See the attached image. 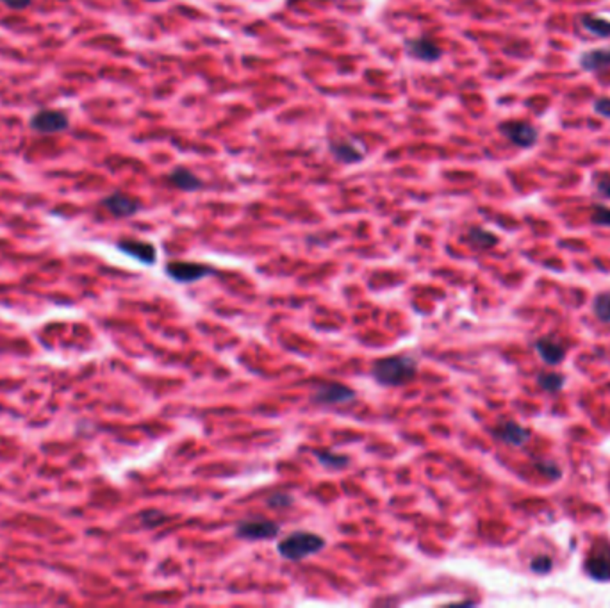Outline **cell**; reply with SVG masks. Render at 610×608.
Returning <instances> with one entry per match:
<instances>
[{
	"instance_id": "277c9868",
	"label": "cell",
	"mask_w": 610,
	"mask_h": 608,
	"mask_svg": "<svg viewBox=\"0 0 610 608\" xmlns=\"http://www.w3.org/2000/svg\"><path fill=\"white\" fill-rule=\"evenodd\" d=\"M584 569L596 582H609L610 580V542L598 539L589 551L584 562Z\"/></svg>"
},
{
	"instance_id": "603a6c76",
	"label": "cell",
	"mask_w": 610,
	"mask_h": 608,
	"mask_svg": "<svg viewBox=\"0 0 610 608\" xmlns=\"http://www.w3.org/2000/svg\"><path fill=\"white\" fill-rule=\"evenodd\" d=\"M591 221L598 227H610V209L605 206H594L591 213Z\"/></svg>"
},
{
	"instance_id": "ffe728a7",
	"label": "cell",
	"mask_w": 610,
	"mask_h": 608,
	"mask_svg": "<svg viewBox=\"0 0 610 608\" xmlns=\"http://www.w3.org/2000/svg\"><path fill=\"white\" fill-rule=\"evenodd\" d=\"M592 310H594L596 317H598L601 323L610 325V295L609 293H603L594 298L592 303Z\"/></svg>"
},
{
	"instance_id": "2e32d148",
	"label": "cell",
	"mask_w": 610,
	"mask_h": 608,
	"mask_svg": "<svg viewBox=\"0 0 610 608\" xmlns=\"http://www.w3.org/2000/svg\"><path fill=\"white\" fill-rule=\"evenodd\" d=\"M580 67L585 72H598L610 68V47L609 48H596V50H589L580 55Z\"/></svg>"
},
{
	"instance_id": "8992f818",
	"label": "cell",
	"mask_w": 610,
	"mask_h": 608,
	"mask_svg": "<svg viewBox=\"0 0 610 608\" xmlns=\"http://www.w3.org/2000/svg\"><path fill=\"white\" fill-rule=\"evenodd\" d=\"M499 133L511 141L512 145L521 148H530L537 143L539 140V133L536 127L529 122H518V120H511L499 125Z\"/></svg>"
},
{
	"instance_id": "3957f363",
	"label": "cell",
	"mask_w": 610,
	"mask_h": 608,
	"mask_svg": "<svg viewBox=\"0 0 610 608\" xmlns=\"http://www.w3.org/2000/svg\"><path fill=\"white\" fill-rule=\"evenodd\" d=\"M281 534V527L275 521L263 516H252L241 519L236 527V535L244 541H270Z\"/></svg>"
},
{
	"instance_id": "8fae6325",
	"label": "cell",
	"mask_w": 610,
	"mask_h": 608,
	"mask_svg": "<svg viewBox=\"0 0 610 608\" xmlns=\"http://www.w3.org/2000/svg\"><path fill=\"white\" fill-rule=\"evenodd\" d=\"M104 207L116 218H129L134 216L137 210L141 209V203L136 198L129 195H123V193H113V195L106 196L104 198Z\"/></svg>"
},
{
	"instance_id": "484cf974",
	"label": "cell",
	"mask_w": 610,
	"mask_h": 608,
	"mask_svg": "<svg viewBox=\"0 0 610 608\" xmlns=\"http://www.w3.org/2000/svg\"><path fill=\"white\" fill-rule=\"evenodd\" d=\"M596 188L605 198H610V174L596 175Z\"/></svg>"
},
{
	"instance_id": "9c48e42d",
	"label": "cell",
	"mask_w": 610,
	"mask_h": 608,
	"mask_svg": "<svg viewBox=\"0 0 610 608\" xmlns=\"http://www.w3.org/2000/svg\"><path fill=\"white\" fill-rule=\"evenodd\" d=\"M405 52L411 57L419 61H427V63H434L443 55V48L429 36H419L414 40H407L405 41Z\"/></svg>"
},
{
	"instance_id": "4316f807",
	"label": "cell",
	"mask_w": 610,
	"mask_h": 608,
	"mask_svg": "<svg viewBox=\"0 0 610 608\" xmlns=\"http://www.w3.org/2000/svg\"><path fill=\"white\" fill-rule=\"evenodd\" d=\"M594 111L605 118H610V98H598L594 103Z\"/></svg>"
},
{
	"instance_id": "52a82bcc",
	"label": "cell",
	"mask_w": 610,
	"mask_h": 608,
	"mask_svg": "<svg viewBox=\"0 0 610 608\" xmlns=\"http://www.w3.org/2000/svg\"><path fill=\"white\" fill-rule=\"evenodd\" d=\"M68 125H70L68 116L64 115L63 111L56 109L38 111L36 115L33 116V120H30V127L41 134L63 133V130L68 129Z\"/></svg>"
},
{
	"instance_id": "5b68a950",
	"label": "cell",
	"mask_w": 610,
	"mask_h": 608,
	"mask_svg": "<svg viewBox=\"0 0 610 608\" xmlns=\"http://www.w3.org/2000/svg\"><path fill=\"white\" fill-rule=\"evenodd\" d=\"M312 402L323 407L346 405L355 400V391L351 387L339 382H322L311 395Z\"/></svg>"
},
{
	"instance_id": "7a4b0ae2",
	"label": "cell",
	"mask_w": 610,
	"mask_h": 608,
	"mask_svg": "<svg viewBox=\"0 0 610 608\" xmlns=\"http://www.w3.org/2000/svg\"><path fill=\"white\" fill-rule=\"evenodd\" d=\"M325 539L312 531L298 530L282 539L277 546V551L282 558L291 562H300L303 558L312 557L325 548Z\"/></svg>"
},
{
	"instance_id": "ac0fdd59",
	"label": "cell",
	"mask_w": 610,
	"mask_h": 608,
	"mask_svg": "<svg viewBox=\"0 0 610 608\" xmlns=\"http://www.w3.org/2000/svg\"><path fill=\"white\" fill-rule=\"evenodd\" d=\"M537 383H539V387L544 393L553 395V393H558L564 385H566V376H564L563 373L546 371V373H541V375L537 376Z\"/></svg>"
},
{
	"instance_id": "4fadbf2b",
	"label": "cell",
	"mask_w": 610,
	"mask_h": 608,
	"mask_svg": "<svg viewBox=\"0 0 610 608\" xmlns=\"http://www.w3.org/2000/svg\"><path fill=\"white\" fill-rule=\"evenodd\" d=\"M330 152H332L334 157L339 162L344 164H355V162H361L364 157V150L355 145L350 140H336L330 143Z\"/></svg>"
},
{
	"instance_id": "83f0119b",
	"label": "cell",
	"mask_w": 610,
	"mask_h": 608,
	"mask_svg": "<svg viewBox=\"0 0 610 608\" xmlns=\"http://www.w3.org/2000/svg\"><path fill=\"white\" fill-rule=\"evenodd\" d=\"M2 2L13 9H23L30 4V0H2Z\"/></svg>"
},
{
	"instance_id": "e0dca14e",
	"label": "cell",
	"mask_w": 610,
	"mask_h": 608,
	"mask_svg": "<svg viewBox=\"0 0 610 608\" xmlns=\"http://www.w3.org/2000/svg\"><path fill=\"white\" fill-rule=\"evenodd\" d=\"M466 240L468 243H470L473 248H477V250H489V248L498 244V237H496L492 232H489V230L480 229V227H473V229H470Z\"/></svg>"
},
{
	"instance_id": "44dd1931",
	"label": "cell",
	"mask_w": 610,
	"mask_h": 608,
	"mask_svg": "<svg viewBox=\"0 0 610 608\" xmlns=\"http://www.w3.org/2000/svg\"><path fill=\"white\" fill-rule=\"evenodd\" d=\"M315 455L325 468H344L348 464V457L334 451H315Z\"/></svg>"
},
{
	"instance_id": "9a60e30c",
	"label": "cell",
	"mask_w": 610,
	"mask_h": 608,
	"mask_svg": "<svg viewBox=\"0 0 610 608\" xmlns=\"http://www.w3.org/2000/svg\"><path fill=\"white\" fill-rule=\"evenodd\" d=\"M533 347H536L537 355L550 366H558L566 359V348L555 339H546L544 337V339L536 341Z\"/></svg>"
},
{
	"instance_id": "d4e9b609",
	"label": "cell",
	"mask_w": 610,
	"mask_h": 608,
	"mask_svg": "<svg viewBox=\"0 0 610 608\" xmlns=\"http://www.w3.org/2000/svg\"><path fill=\"white\" fill-rule=\"evenodd\" d=\"M293 503V497L288 492H273L268 497V505L273 509H286Z\"/></svg>"
},
{
	"instance_id": "d6986e66",
	"label": "cell",
	"mask_w": 610,
	"mask_h": 608,
	"mask_svg": "<svg viewBox=\"0 0 610 608\" xmlns=\"http://www.w3.org/2000/svg\"><path fill=\"white\" fill-rule=\"evenodd\" d=\"M585 29L591 34L598 38H610V22L605 18H598V16H584L582 18Z\"/></svg>"
},
{
	"instance_id": "7c38bea8",
	"label": "cell",
	"mask_w": 610,
	"mask_h": 608,
	"mask_svg": "<svg viewBox=\"0 0 610 608\" xmlns=\"http://www.w3.org/2000/svg\"><path fill=\"white\" fill-rule=\"evenodd\" d=\"M118 248L123 252V254L137 259V261L143 262V264H154L157 259L156 248H154V244L147 243V241L123 240L118 243Z\"/></svg>"
},
{
	"instance_id": "30bf717a",
	"label": "cell",
	"mask_w": 610,
	"mask_h": 608,
	"mask_svg": "<svg viewBox=\"0 0 610 608\" xmlns=\"http://www.w3.org/2000/svg\"><path fill=\"white\" fill-rule=\"evenodd\" d=\"M492 435L498 441H502L503 444H507V446L514 448L525 446L526 442L530 441V432L525 427L516 423V421H503V423H499L492 430Z\"/></svg>"
},
{
	"instance_id": "7402d4cb",
	"label": "cell",
	"mask_w": 610,
	"mask_h": 608,
	"mask_svg": "<svg viewBox=\"0 0 610 608\" xmlns=\"http://www.w3.org/2000/svg\"><path fill=\"white\" fill-rule=\"evenodd\" d=\"M536 469L541 473V475L546 476V478H550V480H557V478H560V476H563V471H560V468H558V466L551 461H537Z\"/></svg>"
},
{
	"instance_id": "cb8c5ba5",
	"label": "cell",
	"mask_w": 610,
	"mask_h": 608,
	"mask_svg": "<svg viewBox=\"0 0 610 608\" xmlns=\"http://www.w3.org/2000/svg\"><path fill=\"white\" fill-rule=\"evenodd\" d=\"M530 569H532L533 573H537V575H548V573L553 569V561H551L548 555H539V557L532 558Z\"/></svg>"
},
{
	"instance_id": "6da1fadb",
	"label": "cell",
	"mask_w": 610,
	"mask_h": 608,
	"mask_svg": "<svg viewBox=\"0 0 610 608\" xmlns=\"http://www.w3.org/2000/svg\"><path fill=\"white\" fill-rule=\"evenodd\" d=\"M375 382L385 387H400L418 375V361L411 355H391L378 359L371 368Z\"/></svg>"
},
{
	"instance_id": "5bb4252c",
	"label": "cell",
	"mask_w": 610,
	"mask_h": 608,
	"mask_svg": "<svg viewBox=\"0 0 610 608\" xmlns=\"http://www.w3.org/2000/svg\"><path fill=\"white\" fill-rule=\"evenodd\" d=\"M168 181L170 184H174L175 188L181 189V191H200L203 188V181L200 177H196L191 170L184 168V166H177L174 170L168 174Z\"/></svg>"
},
{
	"instance_id": "f1b7e54d",
	"label": "cell",
	"mask_w": 610,
	"mask_h": 608,
	"mask_svg": "<svg viewBox=\"0 0 610 608\" xmlns=\"http://www.w3.org/2000/svg\"><path fill=\"white\" fill-rule=\"evenodd\" d=\"M147 2H163V0H147Z\"/></svg>"
},
{
	"instance_id": "ba28073f",
	"label": "cell",
	"mask_w": 610,
	"mask_h": 608,
	"mask_svg": "<svg viewBox=\"0 0 610 608\" xmlns=\"http://www.w3.org/2000/svg\"><path fill=\"white\" fill-rule=\"evenodd\" d=\"M166 273L174 278V281L181 282V284H189V282L200 281L202 276L211 275V273H215V269L208 264H198V262L177 261V262H168Z\"/></svg>"
}]
</instances>
